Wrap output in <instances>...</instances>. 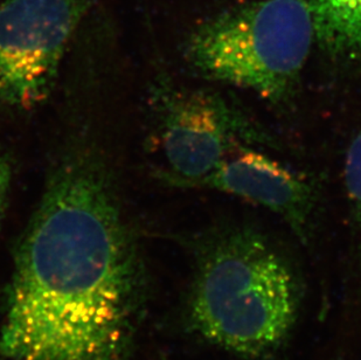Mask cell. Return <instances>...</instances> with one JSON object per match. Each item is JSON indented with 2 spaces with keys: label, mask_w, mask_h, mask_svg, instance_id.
<instances>
[{
  "label": "cell",
  "mask_w": 361,
  "mask_h": 360,
  "mask_svg": "<svg viewBox=\"0 0 361 360\" xmlns=\"http://www.w3.org/2000/svg\"><path fill=\"white\" fill-rule=\"evenodd\" d=\"M344 174L348 201L351 205L355 228L358 233L359 251L361 255V131L355 135L348 146L345 158Z\"/></svg>",
  "instance_id": "8"
},
{
  "label": "cell",
  "mask_w": 361,
  "mask_h": 360,
  "mask_svg": "<svg viewBox=\"0 0 361 360\" xmlns=\"http://www.w3.org/2000/svg\"><path fill=\"white\" fill-rule=\"evenodd\" d=\"M310 11L314 42L341 67L361 65V0H304Z\"/></svg>",
  "instance_id": "7"
},
{
  "label": "cell",
  "mask_w": 361,
  "mask_h": 360,
  "mask_svg": "<svg viewBox=\"0 0 361 360\" xmlns=\"http://www.w3.org/2000/svg\"><path fill=\"white\" fill-rule=\"evenodd\" d=\"M12 177H13L12 163H11L7 153L0 149V227H1L4 217L6 215Z\"/></svg>",
  "instance_id": "9"
},
{
  "label": "cell",
  "mask_w": 361,
  "mask_h": 360,
  "mask_svg": "<svg viewBox=\"0 0 361 360\" xmlns=\"http://www.w3.org/2000/svg\"><path fill=\"white\" fill-rule=\"evenodd\" d=\"M193 188H211L252 201L282 217L302 241L310 238L318 203L314 183L256 148L238 150Z\"/></svg>",
  "instance_id": "6"
},
{
  "label": "cell",
  "mask_w": 361,
  "mask_h": 360,
  "mask_svg": "<svg viewBox=\"0 0 361 360\" xmlns=\"http://www.w3.org/2000/svg\"><path fill=\"white\" fill-rule=\"evenodd\" d=\"M314 44L304 0H257L201 23L185 44L184 58L202 78L281 104L295 94Z\"/></svg>",
  "instance_id": "3"
},
{
  "label": "cell",
  "mask_w": 361,
  "mask_h": 360,
  "mask_svg": "<svg viewBox=\"0 0 361 360\" xmlns=\"http://www.w3.org/2000/svg\"><path fill=\"white\" fill-rule=\"evenodd\" d=\"M123 208L108 153L76 131L16 246L0 330L5 359L131 358L147 272Z\"/></svg>",
  "instance_id": "1"
},
{
  "label": "cell",
  "mask_w": 361,
  "mask_h": 360,
  "mask_svg": "<svg viewBox=\"0 0 361 360\" xmlns=\"http://www.w3.org/2000/svg\"><path fill=\"white\" fill-rule=\"evenodd\" d=\"M186 320L197 336L247 360L274 357L300 308V283L286 255L247 226L220 228L195 245Z\"/></svg>",
  "instance_id": "2"
},
{
  "label": "cell",
  "mask_w": 361,
  "mask_h": 360,
  "mask_svg": "<svg viewBox=\"0 0 361 360\" xmlns=\"http://www.w3.org/2000/svg\"><path fill=\"white\" fill-rule=\"evenodd\" d=\"M96 0H0V107L49 97L69 41Z\"/></svg>",
  "instance_id": "5"
},
{
  "label": "cell",
  "mask_w": 361,
  "mask_h": 360,
  "mask_svg": "<svg viewBox=\"0 0 361 360\" xmlns=\"http://www.w3.org/2000/svg\"><path fill=\"white\" fill-rule=\"evenodd\" d=\"M154 176L167 186L193 188L243 146H271L261 124L220 92L178 87L158 75L149 92Z\"/></svg>",
  "instance_id": "4"
}]
</instances>
